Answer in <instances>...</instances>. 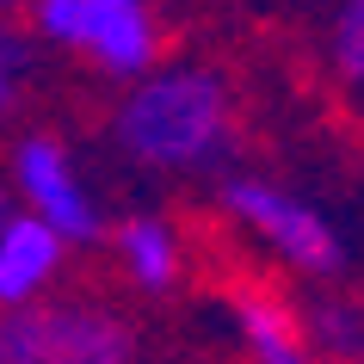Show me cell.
Returning <instances> with one entry per match:
<instances>
[{"label": "cell", "instance_id": "obj_12", "mask_svg": "<svg viewBox=\"0 0 364 364\" xmlns=\"http://www.w3.org/2000/svg\"><path fill=\"white\" fill-rule=\"evenodd\" d=\"M6 216H13V192H6V179H0V229H6Z\"/></svg>", "mask_w": 364, "mask_h": 364}, {"label": "cell", "instance_id": "obj_13", "mask_svg": "<svg viewBox=\"0 0 364 364\" xmlns=\"http://www.w3.org/2000/svg\"><path fill=\"white\" fill-rule=\"evenodd\" d=\"M19 6H31V0H0V19H6V13H19Z\"/></svg>", "mask_w": 364, "mask_h": 364}, {"label": "cell", "instance_id": "obj_1", "mask_svg": "<svg viewBox=\"0 0 364 364\" xmlns=\"http://www.w3.org/2000/svg\"><path fill=\"white\" fill-rule=\"evenodd\" d=\"M117 154L142 173H204L235 142V93L204 62H173L130 80L112 112Z\"/></svg>", "mask_w": 364, "mask_h": 364}, {"label": "cell", "instance_id": "obj_4", "mask_svg": "<svg viewBox=\"0 0 364 364\" xmlns=\"http://www.w3.org/2000/svg\"><path fill=\"white\" fill-rule=\"evenodd\" d=\"M31 31L38 43L75 50L117 80H142L161 56V25L149 0H31Z\"/></svg>", "mask_w": 364, "mask_h": 364}, {"label": "cell", "instance_id": "obj_6", "mask_svg": "<svg viewBox=\"0 0 364 364\" xmlns=\"http://www.w3.org/2000/svg\"><path fill=\"white\" fill-rule=\"evenodd\" d=\"M229 315H235V340H241L247 364H321L303 346V321H296V309H290L278 290L235 284Z\"/></svg>", "mask_w": 364, "mask_h": 364}, {"label": "cell", "instance_id": "obj_3", "mask_svg": "<svg viewBox=\"0 0 364 364\" xmlns=\"http://www.w3.org/2000/svg\"><path fill=\"white\" fill-rule=\"evenodd\" d=\"M136 321L93 296L0 309V364H136Z\"/></svg>", "mask_w": 364, "mask_h": 364}, {"label": "cell", "instance_id": "obj_2", "mask_svg": "<svg viewBox=\"0 0 364 364\" xmlns=\"http://www.w3.org/2000/svg\"><path fill=\"white\" fill-rule=\"evenodd\" d=\"M216 204L247 241H259L272 259H284L296 278L327 284V278L346 272V235L315 198L290 192V186H278L266 173H223L216 179Z\"/></svg>", "mask_w": 364, "mask_h": 364}, {"label": "cell", "instance_id": "obj_5", "mask_svg": "<svg viewBox=\"0 0 364 364\" xmlns=\"http://www.w3.org/2000/svg\"><path fill=\"white\" fill-rule=\"evenodd\" d=\"M6 179H13V192L25 198V216H38L43 229H56L68 247H93L99 235H105V216L93 204V186L80 179L75 154L68 142L50 130H25L6 154Z\"/></svg>", "mask_w": 364, "mask_h": 364}, {"label": "cell", "instance_id": "obj_7", "mask_svg": "<svg viewBox=\"0 0 364 364\" xmlns=\"http://www.w3.org/2000/svg\"><path fill=\"white\" fill-rule=\"evenodd\" d=\"M62 253H68V241L56 229H43L38 216H25V210L6 216V229H0V309L38 303L56 284Z\"/></svg>", "mask_w": 364, "mask_h": 364}, {"label": "cell", "instance_id": "obj_8", "mask_svg": "<svg viewBox=\"0 0 364 364\" xmlns=\"http://www.w3.org/2000/svg\"><path fill=\"white\" fill-rule=\"evenodd\" d=\"M112 247H117L124 278L142 296H167L186 278V247H179V229H173L167 216H130V223H117Z\"/></svg>", "mask_w": 364, "mask_h": 364}, {"label": "cell", "instance_id": "obj_10", "mask_svg": "<svg viewBox=\"0 0 364 364\" xmlns=\"http://www.w3.org/2000/svg\"><path fill=\"white\" fill-rule=\"evenodd\" d=\"M327 75L364 112V0H333L327 13Z\"/></svg>", "mask_w": 364, "mask_h": 364}, {"label": "cell", "instance_id": "obj_11", "mask_svg": "<svg viewBox=\"0 0 364 364\" xmlns=\"http://www.w3.org/2000/svg\"><path fill=\"white\" fill-rule=\"evenodd\" d=\"M25 80H31V38H25L13 19H0V130L19 112Z\"/></svg>", "mask_w": 364, "mask_h": 364}, {"label": "cell", "instance_id": "obj_9", "mask_svg": "<svg viewBox=\"0 0 364 364\" xmlns=\"http://www.w3.org/2000/svg\"><path fill=\"white\" fill-rule=\"evenodd\" d=\"M303 321V346L321 364H364V309L352 296H309V309H296Z\"/></svg>", "mask_w": 364, "mask_h": 364}]
</instances>
